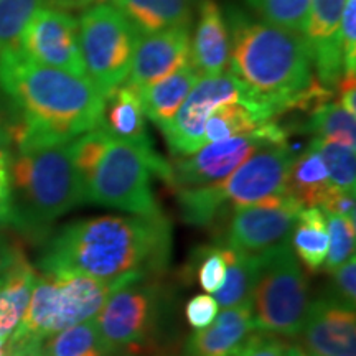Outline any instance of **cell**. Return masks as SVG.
<instances>
[{
	"mask_svg": "<svg viewBox=\"0 0 356 356\" xmlns=\"http://www.w3.org/2000/svg\"><path fill=\"white\" fill-rule=\"evenodd\" d=\"M222 13L231 40L229 73L243 83L264 121L289 113L312 114L332 101L335 89L315 76L304 35L256 19L238 6Z\"/></svg>",
	"mask_w": 356,
	"mask_h": 356,
	"instance_id": "cell-1",
	"label": "cell"
},
{
	"mask_svg": "<svg viewBox=\"0 0 356 356\" xmlns=\"http://www.w3.org/2000/svg\"><path fill=\"white\" fill-rule=\"evenodd\" d=\"M172 254V225L163 213L95 216L70 222L50 239L42 273L81 274L99 280L157 277Z\"/></svg>",
	"mask_w": 356,
	"mask_h": 356,
	"instance_id": "cell-2",
	"label": "cell"
},
{
	"mask_svg": "<svg viewBox=\"0 0 356 356\" xmlns=\"http://www.w3.org/2000/svg\"><path fill=\"white\" fill-rule=\"evenodd\" d=\"M0 92L17 118L13 149L71 142L104 121L106 96L91 79L35 63L19 48L0 53Z\"/></svg>",
	"mask_w": 356,
	"mask_h": 356,
	"instance_id": "cell-3",
	"label": "cell"
},
{
	"mask_svg": "<svg viewBox=\"0 0 356 356\" xmlns=\"http://www.w3.org/2000/svg\"><path fill=\"white\" fill-rule=\"evenodd\" d=\"M10 226L42 238L58 218L86 203L70 142H33L15 147L8 163Z\"/></svg>",
	"mask_w": 356,
	"mask_h": 356,
	"instance_id": "cell-4",
	"label": "cell"
},
{
	"mask_svg": "<svg viewBox=\"0 0 356 356\" xmlns=\"http://www.w3.org/2000/svg\"><path fill=\"white\" fill-rule=\"evenodd\" d=\"M119 280L111 282L81 274L42 273L35 282L24 320L7 340V353L40 346L43 340L65 328L96 318Z\"/></svg>",
	"mask_w": 356,
	"mask_h": 356,
	"instance_id": "cell-5",
	"label": "cell"
},
{
	"mask_svg": "<svg viewBox=\"0 0 356 356\" xmlns=\"http://www.w3.org/2000/svg\"><path fill=\"white\" fill-rule=\"evenodd\" d=\"M152 175L170 177V165L152 145L113 136L86 188V203L127 211L131 215L162 213L152 191Z\"/></svg>",
	"mask_w": 356,
	"mask_h": 356,
	"instance_id": "cell-6",
	"label": "cell"
},
{
	"mask_svg": "<svg viewBox=\"0 0 356 356\" xmlns=\"http://www.w3.org/2000/svg\"><path fill=\"white\" fill-rule=\"evenodd\" d=\"M256 330L284 337L300 335L309 310V284L291 239L259 254V269L252 291Z\"/></svg>",
	"mask_w": 356,
	"mask_h": 356,
	"instance_id": "cell-7",
	"label": "cell"
},
{
	"mask_svg": "<svg viewBox=\"0 0 356 356\" xmlns=\"http://www.w3.org/2000/svg\"><path fill=\"white\" fill-rule=\"evenodd\" d=\"M140 33L118 7L95 3L78 19V42L88 78L106 99L127 81Z\"/></svg>",
	"mask_w": 356,
	"mask_h": 356,
	"instance_id": "cell-8",
	"label": "cell"
},
{
	"mask_svg": "<svg viewBox=\"0 0 356 356\" xmlns=\"http://www.w3.org/2000/svg\"><path fill=\"white\" fill-rule=\"evenodd\" d=\"M165 309V289L155 277L119 280L96 322L113 351L139 350L157 333Z\"/></svg>",
	"mask_w": 356,
	"mask_h": 356,
	"instance_id": "cell-9",
	"label": "cell"
},
{
	"mask_svg": "<svg viewBox=\"0 0 356 356\" xmlns=\"http://www.w3.org/2000/svg\"><path fill=\"white\" fill-rule=\"evenodd\" d=\"M284 142H287V132L277 121L264 124L251 136L211 142L195 154L173 157L168 162L170 177L167 184L173 191L218 185L264 145Z\"/></svg>",
	"mask_w": 356,
	"mask_h": 356,
	"instance_id": "cell-10",
	"label": "cell"
},
{
	"mask_svg": "<svg viewBox=\"0 0 356 356\" xmlns=\"http://www.w3.org/2000/svg\"><path fill=\"white\" fill-rule=\"evenodd\" d=\"M233 102H241L257 118H261L252 106L246 88L233 73L226 71L215 76L200 78L172 121L160 129L173 157L191 155L207 145L204 144V126H207L208 118L220 106L233 104Z\"/></svg>",
	"mask_w": 356,
	"mask_h": 356,
	"instance_id": "cell-11",
	"label": "cell"
},
{
	"mask_svg": "<svg viewBox=\"0 0 356 356\" xmlns=\"http://www.w3.org/2000/svg\"><path fill=\"white\" fill-rule=\"evenodd\" d=\"M302 204L289 195H277L256 204L233 208L221 244L249 254H261L291 239Z\"/></svg>",
	"mask_w": 356,
	"mask_h": 356,
	"instance_id": "cell-12",
	"label": "cell"
},
{
	"mask_svg": "<svg viewBox=\"0 0 356 356\" xmlns=\"http://www.w3.org/2000/svg\"><path fill=\"white\" fill-rule=\"evenodd\" d=\"M19 50L35 63L88 78L78 42V20L70 12L42 7L20 37Z\"/></svg>",
	"mask_w": 356,
	"mask_h": 356,
	"instance_id": "cell-13",
	"label": "cell"
},
{
	"mask_svg": "<svg viewBox=\"0 0 356 356\" xmlns=\"http://www.w3.org/2000/svg\"><path fill=\"white\" fill-rule=\"evenodd\" d=\"M296 154L284 144H267L216 185L222 204L248 207L286 193V181Z\"/></svg>",
	"mask_w": 356,
	"mask_h": 356,
	"instance_id": "cell-14",
	"label": "cell"
},
{
	"mask_svg": "<svg viewBox=\"0 0 356 356\" xmlns=\"http://www.w3.org/2000/svg\"><path fill=\"white\" fill-rule=\"evenodd\" d=\"M346 0H310L304 26L315 76L323 86L335 89L343 74L340 24Z\"/></svg>",
	"mask_w": 356,
	"mask_h": 356,
	"instance_id": "cell-15",
	"label": "cell"
},
{
	"mask_svg": "<svg viewBox=\"0 0 356 356\" xmlns=\"http://www.w3.org/2000/svg\"><path fill=\"white\" fill-rule=\"evenodd\" d=\"M310 356H356V318L332 296L312 302L300 332Z\"/></svg>",
	"mask_w": 356,
	"mask_h": 356,
	"instance_id": "cell-16",
	"label": "cell"
},
{
	"mask_svg": "<svg viewBox=\"0 0 356 356\" xmlns=\"http://www.w3.org/2000/svg\"><path fill=\"white\" fill-rule=\"evenodd\" d=\"M191 63L190 29H170L140 37L127 84L142 89Z\"/></svg>",
	"mask_w": 356,
	"mask_h": 356,
	"instance_id": "cell-17",
	"label": "cell"
},
{
	"mask_svg": "<svg viewBox=\"0 0 356 356\" xmlns=\"http://www.w3.org/2000/svg\"><path fill=\"white\" fill-rule=\"evenodd\" d=\"M231 40L225 13L216 0H200L198 24L191 38V65L200 76L226 73Z\"/></svg>",
	"mask_w": 356,
	"mask_h": 356,
	"instance_id": "cell-18",
	"label": "cell"
},
{
	"mask_svg": "<svg viewBox=\"0 0 356 356\" xmlns=\"http://www.w3.org/2000/svg\"><path fill=\"white\" fill-rule=\"evenodd\" d=\"M254 330L251 304L225 309L210 327L188 338V356H231Z\"/></svg>",
	"mask_w": 356,
	"mask_h": 356,
	"instance_id": "cell-19",
	"label": "cell"
},
{
	"mask_svg": "<svg viewBox=\"0 0 356 356\" xmlns=\"http://www.w3.org/2000/svg\"><path fill=\"white\" fill-rule=\"evenodd\" d=\"M115 7L140 37L170 29H190L193 0H115Z\"/></svg>",
	"mask_w": 356,
	"mask_h": 356,
	"instance_id": "cell-20",
	"label": "cell"
},
{
	"mask_svg": "<svg viewBox=\"0 0 356 356\" xmlns=\"http://www.w3.org/2000/svg\"><path fill=\"white\" fill-rule=\"evenodd\" d=\"M37 273L24 252L0 277V338L8 340L29 309Z\"/></svg>",
	"mask_w": 356,
	"mask_h": 356,
	"instance_id": "cell-21",
	"label": "cell"
},
{
	"mask_svg": "<svg viewBox=\"0 0 356 356\" xmlns=\"http://www.w3.org/2000/svg\"><path fill=\"white\" fill-rule=\"evenodd\" d=\"M200 78L202 76L198 71L190 63L170 76L139 89L145 118L150 119L159 129L165 127Z\"/></svg>",
	"mask_w": 356,
	"mask_h": 356,
	"instance_id": "cell-22",
	"label": "cell"
},
{
	"mask_svg": "<svg viewBox=\"0 0 356 356\" xmlns=\"http://www.w3.org/2000/svg\"><path fill=\"white\" fill-rule=\"evenodd\" d=\"M104 124L114 137L136 142L142 145H152L147 132L145 114L142 109L139 89L124 83L106 99Z\"/></svg>",
	"mask_w": 356,
	"mask_h": 356,
	"instance_id": "cell-23",
	"label": "cell"
},
{
	"mask_svg": "<svg viewBox=\"0 0 356 356\" xmlns=\"http://www.w3.org/2000/svg\"><path fill=\"white\" fill-rule=\"evenodd\" d=\"M332 188L327 167L314 147L309 145L293 157L286 181L289 197L297 200L304 208L320 207Z\"/></svg>",
	"mask_w": 356,
	"mask_h": 356,
	"instance_id": "cell-24",
	"label": "cell"
},
{
	"mask_svg": "<svg viewBox=\"0 0 356 356\" xmlns=\"http://www.w3.org/2000/svg\"><path fill=\"white\" fill-rule=\"evenodd\" d=\"M291 246L293 254L312 273L323 269L328 252V229L327 216L322 208H302L291 233Z\"/></svg>",
	"mask_w": 356,
	"mask_h": 356,
	"instance_id": "cell-25",
	"label": "cell"
},
{
	"mask_svg": "<svg viewBox=\"0 0 356 356\" xmlns=\"http://www.w3.org/2000/svg\"><path fill=\"white\" fill-rule=\"evenodd\" d=\"M42 351L44 356H113L115 353L106 345L96 318L48 337L42 341Z\"/></svg>",
	"mask_w": 356,
	"mask_h": 356,
	"instance_id": "cell-26",
	"label": "cell"
},
{
	"mask_svg": "<svg viewBox=\"0 0 356 356\" xmlns=\"http://www.w3.org/2000/svg\"><path fill=\"white\" fill-rule=\"evenodd\" d=\"M257 269H259V254L234 251V259L226 267L225 280L215 292L216 304L221 309L251 304Z\"/></svg>",
	"mask_w": 356,
	"mask_h": 356,
	"instance_id": "cell-27",
	"label": "cell"
},
{
	"mask_svg": "<svg viewBox=\"0 0 356 356\" xmlns=\"http://www.w3.org/2000/svg\"><path fill=\"white\" fill-rule=\"evenodd\" d=\"M264 124L267 122L257 118L241 102L220 106L213 111L208 118L207 126H204V144L231 139V137L251 136V134L259 131Z\"/></svg>",
	"mask_w": 356,
	"mask_h": 356,
	"instance_id": "cell-28",
	"label": "cell"
},
{
	"mask_svg": "<svg viewBox=\"0 0 356 356\" xmlns=\"http://www.w3.org/2000/svg\"><path fill=\"white\" fill-rule=\"evenodd\" d=\"M309 115L307 131L314 134V139L356 149V115L341 108L340 102H327Z\"/></svg>",
	"mask_w": 356,
	"mask_h": 356,
	"instance_id": "cell-29",
	"label": "cell"
},
{
	"mask_svg": "<svg viewBox=\"0 0 356 356\" xmlns=\"http://www.w3.org/2000/svg\"><path fill=\"white\" fill-rule=\"evenodd\" d=\"M111 139H113V134L109 132L108 126L102 121L92 131L84 132L83 136L70 142L71 159H73L74 168H76L78 175L81 178L84 193H86L88 184L91 181L92 175H95Z\"/></svg>",
	"mask_w": 356,
	"mask_h": 356,
	"instance_id": "cell-30",
	"label": "cell"
},
{
	"mask_svg": "<svg viewBox=\"0 0 356 356\" xmlns=\"http://www.w3.org/2000/svg\"><path fill=\"white\" fill-rule=\"evenodd\" d=\"M310 145L322 157L333 188L355 191L356 149L337 144V142H327L320 139H314L310 142Z\"/></svg>",
	"mask_w": 356,
	"mask_h": 356,
	"instance_id": "cell-31",
	"label": "cell"
},
{
	"mask_svg": "<svg viewBox=\"0 0 356 356\" xmlns=\"http://www.w3.org/2000/svg\"><path fill=\"white\" fill-rule=\"evenodd\" d=\"M42 0H0V53L17 50L20 37Z\"/></svg>",
	"mask_w": 356,
	"mask_h": 356,
	"instance_id": "cell-32",
	"label": "cell"
},
{
	"mask_svg": "<svg viewBox=\"0 0 356 356\" xmlns=\"http://www.w3.org/2000/svg\"><path fill=\"white\" fill-rule=\"evenodd\" d=\"M261 20L291 32L304 33L310 0H244Z\"/></svg>",
	"mask_w": 356,
	"mask_h": 356,
	"instance_id": "cell-33",
	"label": "cell"
},
{
	"mask_svg": "<svg viewBox=\"0 0 356 356\" xmlns=\"http://www.w3.org/2000/svg\"><path fill=\"white\" fill-rule=\"evenodd\" d=\"M325 216H327L328 229V252L323 269L327 273H333L351 256H355V222L332 213H325Z\"/></svg>",
	"mask_w": 356,
	"mask_h": 356,
	"instance_id": "cell-34",
	"label": "cell"
},
{
	"mask_svg": "<svg viewBox=\"0 0 356 356\" xmlns=\"http://www.w3.org/2000/svg\"><path fill=\"white\" fill-rule=\"evenodd\" d=\"M203 251V257L197 269V279L204 292L215 293L225 280L226 267L234 259V251L221 243L204 248Z\"/></svg>",
	"mask_w": 356,
	"mask_h": 356,
	"instance_id": "cell-35",
	"label": "cell"
},
{
	"mask_svg": "<svg viewBox=\"0 0 356 356\" xmlns=\"http://www.w3.org/2000/svg\"><path fill=\"white\" fill-rule=\"evenodd\" d=\"M343 73L356 71V0H346L340 24Z\"/></svg>",
	"mask_w": 356,
	"mask_h": 356,
	"instance_id": "cell-36",
	"label": "cell"
},
{
	"mask_svg": "<svg viewBox=\"0 0 356 356\" xmlns=\"http://www.w3.org/2000/svg\"><path fill=\"white\" fill-rule=\"evenodd\" d=\"M286 346L275 333L254 330L231 356H284Z\"/></svg>",
	"mask_w": 356,
	"mask_h": 356,
	"instance_id": "cell-37",
	"label": "cell"
},
{
	"mask_svg": "<svg viewBox=\"0 0 356 356\" xmlns=\"http://www.w3.org/2000/svg\"><path fill=\"white\" fill-rule=\"evenodd\" d=\"M333 289L330 296L350 309L356 307V261L351 256L348 261L343 262L337 270H333Z\"/></svg>",
	"mask_w": 356,
	"mask_h": 356,
	"instance_id": "cell-38",
	"label": "cell"
},
{
	"mask_svg": "<svg viewBox=\"0 0 356 356\" xmlns=\"http://www.w3.org/2000/svg\"><path fill=\"white\" fill-rule=\"evenodd\" d=\"M218 314H220V305L213 297L204 296V293L195 296L185 307L186 322L195 330H203V328L210 327Z\"/></svg>",
	"mask_w": 356,
	"mask_h": 356,
	"instance_id": "cell-39",
	"label": "cell"
},
{
	"mask_svg": "<svg viewBox=\"0 0 356 356\" xmlns=\"http://www.w3.org/2000/svg\"><path fill=\"white\" fill-rule=\"evenodd\" d=\"M318 208H322L325 213H332V215H338L345 218V220L355 222V191L332 188L323 202L320 203Z\"/></svg>",
	"mask_w": 356,
	"mask_h": 356,
	"instance_id": "cell-40",
	"label": "cell"
},
{
	"mask_svg": "<svg viewBox=\"0 0 356 356\" xmlns=\"http://www.w3.org/2000/svg\"><path fill=\"white\" fill-rule=\"evenodd\" d=\"M8 104V102H7ZM17 118L13 114L10 104L3 106L0 102V162H10L13 154L12 129Z\"/></svg>",
	"mask_w": 356,
	"mask_h": 356,
	"instance_id": "cell-41",
	"label": "cell"
},
{
	"mask_svg": "<svg viewBox=\"0 0 356 356\" xmlns=\"http://www.w3.org/2000/svg\"><path fill=\"white\" fill-rule=\"evenodd\" d=\"M8 163L0 162V228H3V226H10L12 193H10V175H8Z\"/></svg>",
	"mask_w": 356,
	"mask_h": 356,
	"instance_id": "cell-42",
	"label": "cell"
},
{
	"mask_svg": "<svg viewBox=\"0 0 356 356\" xmlns=\"http://www.w3.org/2000/svg\"><path fill=\"white\" fill-rule=\"evenodd\" d=\"M20 254L22 251L15 244H12L3 236H0V277H2L3 273L17 261V257Z\"/></svg>",
	"mask_w": 356,
	"mask_h": 356,
	"instance_id": "cell-43",
	"label": "cell"
},
{
	"mask_svg": "<svg viewBox=\"0 0 356 356\" xmlns=\"http://www.w3.org/2000/svg\"><path fill=\"white\" fill-rule=\"evenodd\" d=\"M43 7L56 8L61 12H73L84 10V8L99 3V0H42Z\"/></svg>",
	"mask_w": 356,
	"mask_h": 356,
	"instance_id": "cell-44",
	"label": "cell"
},
{
	"mask_svg": "<svg viewBox=\"0 0 356 356\" xmlns=\"http://www.w3.org/2000/svg\"><path fill=\"white\" fill-rule=\"evenodd\" d=\"M7 356H44V353L42 351V345H40L24 351H17V353H7Z\"/></svg>",
	"mask_w": 356,
	"mask_h": 356,
	"instance_id": "cell-45",
	"label": "cell"
},
{
	"mask_svg": "<svg viewBox=\"0 0 356 356\" xmlns=\"http://www.w3.org/2000/svg\"><path fill=\"white\" fill-rule=\"evenodd\" d=\"M284 356H309L307 351L299 345H287L286 351H284Z\"/></svg>",
	"mask_w": 356,
	"mask_h": 356,
	"instance_id": "cell-46",
	"label": "cell"
},
{
	"mask_svg": "<svg viewBox=\"0 0 356 356\" xmlns=\"http://www.w3.org/2000/svg\"><path fill=\"white\" fill-rule=\"evenodd\" d=\"M0 356H7V341L0 338Z\"/></svg>",
	"mask_w": 356,
	"mask_h": 356,
	"instance_id": "cell-47",
	"label": "cell"
},
{
	"mask_svg": "<svg viewBox=\"0 0 356 356\" xmlns=\"http://www.w3.org/2000/svg\"><path fill=\"white\" fill-rule=\"evenodd\" d=\"M115 353H118V351H115ZM115 353H114V355H115ZM114 355H113V356H114ZM121 356H124V355H121Z\"/></svg>",
	"mask_w": 356,
	"mask_h": 356,
	"instance_id": "cell-48",
	"label": "cell"
},
{
	"mask_svg": "<svg viewBox=\"0 0 356 356\" xmlns=\"http://www.w3.org/2000/svg\"><path fill=\"white\" fill-rule=\"evenodd\" d=\"M99 2H102V0H99ZM113 2H115V0H113Z\"/></svg>",
	"mask_w": 356,
	"mask_h": 356,
	"instance_id": "cell-49",
	"label": "cell"
},
{
	"mask_svg": "<svg viewBox=\"0 0 356 356\" xmlns=\"http://www.w3.org/2000/svg\"><path fill=\"white\" fill-rule=\"evenodd\" d=\"M193 2H195V0H193Z\"/></svg>",
	"mask_w": 356,
	"mask_h": 356,
	"instance_id": "cell-50",
	"label": "cell"
}]
</instances>
